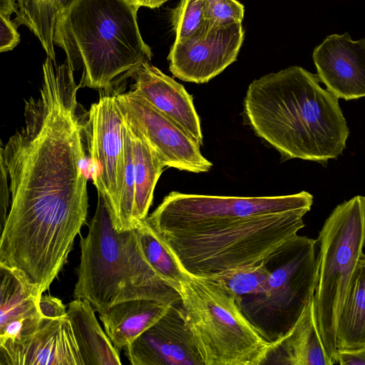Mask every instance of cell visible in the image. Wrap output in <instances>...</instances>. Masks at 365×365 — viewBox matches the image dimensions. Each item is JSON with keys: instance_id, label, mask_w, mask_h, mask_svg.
Returning a JSON list of instances; mask_svg holds the SVG:
<instances>
[{"instance_id": "1", "label": "cell", "mask_w": 365, "mask_h": 365, "mask_svg": "<svg viewBox=\"0 0 365 365\" xmlns=\"http://www.w3.org/2000/svg\"><path fill=\"white\" fill-rule=\"evenodd\" d=\"M317 75L293 66L254 80L244 100V117L255 135L281 155L325 165L346 148L349 130L339 98Z\"/></svg>"}, {"instance_id": "2", "label": "cell", "mask_w": 365, "mask_h": 365, "mask_svg": "<svg viewBox=\"0 0 365 365\" xmlns=\"http://www.w3.org/2000/svg\"><path fill=\"white\" fill-rule=\"evenodd\" d=\"M138 9L123 0H76L57 21L53 42L81 87L108 91L125 73L150 61L137 21Z\"/></svg>"}, {"instance_id": "3", "label": "cell", "mask_w": 365, "mask_h": 365, "mask_svg": "<svg viewBox=\"0 0 365 365\" xmlns=\"http://www.w3.org/2000/svg\"><path fill=\"white\" fill-rule=\"evenodd\" d=\"M97 192L88 232L80 242L74 298L88 300L98 313L130 300L179 302L178 292L160 278L144 257L135 227L118 231L103 194Z\"/></svg>"}, {"instance_id": "4", "label": "cell", "mask_w": 365, "mask_h": 365, "mask_svg": "<svg viewBox=\"0 0 365 365\" xmlns=\"http://www.w3.org/2000/svg\"><path fill=\"white\" fill-rule=\"evenodd\" d=\"M307 212L259 215L209 230L158 236L186 274L209 278L267 260L297 235Z\"/></svg>"}, {"instance_id": "5", "label": "cell", "mask_w": 365, "mask_h": 365, "mask_svg": "<svg viewBox=\"0 0 365 365\" xmlns=\"http://www.w3.org/2000/svg\"><path fill=\"white\" fill-rule=\"evenodd\" d=\"M175 290L201 365L264 364L272 343L220 285L209 278L189 276Z\"/></svg>"}, {"instance_id": "6", "label": "cell", "mask_w": 365, "mask_h": 365, "mask_svg": "<svg viewBox=\"0 0 365 365\" xmlns=\"http://www.w3.org/2000/svg\"><path fill=\"white\" fill-rule=\"evenodd\" d=\"M319 272L314 295L318 329L332 364L341 309L365 245V197L338 205L317 239Z\"/></svg>"}, {"instance_id": "7", "label": "cell", "mask_w": 365, "mask_h": 365, "mask_svg": "<svg viewBox=\"0 0 365 365\" xmlns=\"http://www.w3.org/2000/svg\"><path fill=\"white\" fill-rule=\"evenodd\" d=\"M317 240L296 235L265 260L270 270L264 289L238 305L268 342L288 332L314 297L318 282Z\"/></svg>"}, {"instance_id": "8", "label": "cell", "mask_w": 365, "mask_h": 365, "mask_svg": "<svg viewBox=\"0 0 365 365\" xmlns=\"http://www.w3.org/2000/svg\"><path fill=\"white\" fill-rule=\"evenodd\" d=\"M306 191L267 197H230L170 192L145 221L158 235L204 231L242 219L296 210L309 211Z\"/></svg>"}, {"instance_id": "9", "label": "cell", "mask_w": 365, "mask_h": 365, "mask_svg": "<svg viewBox=\"0 0 365 365\" xmlns=\"http://www.w3.org/2000/svg\"><path fill=\"white\" fill-rule=\"evenodd\" d=\"M125 131L116 93L101 95L88 112V165L93 182L103 194L112 219L118 209L124 180Z\"/></svg>"}, {"instance_id": "10", "label": "cell", "mask_w": 365, "mask_h": 365, "mask_svg": "<svg viewBox=\"0 0 365 365\" xmlns=\"http://www.w3.org/2000/svg\"><path fill=\"white\" fill-rule=\"evenodd\" d=\"M125 122L141 135L165 167L195 173L212 164L201 153L200 143L173 119L135 90L116 93Z\"/></svg>"}, {"instance_id": "11", "label": "cell", "mask_w": 365, "mask_h": 365, "mask_svg": "<svg viewBox=\"0 0 365 365\" xmlns=\"http://www.w3.org/2000/svg\"><path fill=\"white\" fill-rule=\"evenodd\" d=\"M244 36L242 23H235L175 41L168 56L170 71L185 82L207 83L237 60Z\"/></svg>"}, {"instance_id": "12", "label": "cell", "mask_w": 365, "mask_h": 365, "mask_svg": "<svg viewBox=\"0 0 365 365\" xmlns=\"http://www.w3.org/2000/svg\"><path fill=\"white\" fill-rule=\"evenodd\" d=\"M123 349L133 365H201L180 302Z\"/></svg>"}, {"instance_id": "13", "label": "cell", "mask_w": 365, "mask_h": 365, "mask_svg": "<svg viewBox=\"0 0 365 365\" xmlns=\"http://www.w3.org/2000/svg\"><path fill=\"white\" fill-rule=\"evenodd\" d=\"M313 60L319 81L339 99L365 96V39L330 35L314 48Z\"/></svg>"}, {"instance_id": "14", "label": "cell", "mask_w": 365, "mask_h": 365, "mask_svg": "<svg viewBox=\"0 0 365 365\" xmlns=\"http://www.w3.org/2000/svg\"><path fill=\"white\" fill-rule=\"evenodd\" d=\"M0 365H83L67 316L44 317L31 335L0 344Z\"/></svg>"}, {"instance_id": "15", "label": "cell", "mask_w": 365, "mask_h": 365, "mask_svg": "<svg viewBox=\"0 0 365 365\" xmlns=\"http://www.w3.org/2000/svg\"><path fill=\"white\" fill-rule=\"evenodd\" d=\"M122 76L131 78V89L145 97L153 106L173 119L202 145L200 120L192 96L183 86L146 61Z\"/></svg>"}, {"instance_id": "16", "label": "cell", "mask_w": 365, "mask_h": 365, "mask_svg": "<svg viewBox=\"0 0 365 365\" xmlns=\"http://www.w3.org/2000/svg\"><path fill=\"white\" fill-rule=\"evenodd\" d=\"M265 364L333 365L318 329L314 297L292 329L272 343Z\"/></svg>"}, {"instance_id": "17", "label": "cell", "mask_w": 365, "mask_h": 365, "mask_svg": "<svg viewBox=\"0 0 365 365\" xmlns=\"http://www.w3.org/2000/svg\"><path fill=\"white\" fill-rule=\"evenodd\" d=\"M176 302L130 300L114 304L98 314L105 332L120 351L159 321Z\"/></svg>"}, {"instance_id": "18", "label": "cell", "mask_w": 365, "mask_h": 365, "mask_svg": "<svg viewBox=\"0 0 365 365\" xmlns=\"http://www.w3.org/2000/svg\"><path fill=\"white\" fill-rule=\"evenodd\" d=\"M95 310L86 299H74L68 305L69 319L83 365H118V351L101 327Z\"/></svg>"}, {"instance_id": "19", "label": "cell", "mask_w": 365, "mask_h": 365, "mask_svg": "<svg viewBox=\"0 0 365 365\" xmlns=\"http://www.w3.org/2000/svg\"><path fill=\"white\" fill-rule=\"evenodd\" d=\"M124 119V118H123ZM130 136L135 179L134 227L148 217L156 183L165 165L146 140L124 120Z\"/></svg>"}, {"instance_id": "20", "label": "cell", "mask_w": 365, "mask_h": 365, "mask_svg": "<svg viewBox=\"0 0 365 365\" xmlns=\"http://www.w3.org/2000/svg\"><path fill=\"white\" fill-rule=\"evenodd\" d=\"M365 347V255L361 256L339 317L337 350Z\"/></svg>"}, {"instance_id": "21", "label": "cell", "mask_w": 365, "mask_h": 365, "mask_svg": "<svg viewBox=\"0 0 365 365\" xmlns=\"http://www.w3.org/2000/svg\"><path fill=\"white\" fill-rule=\"evenodd\" d=\"M76 0H16L13 22L26 26L38 38L47 56L56 61L53 36L57 21Z\"/></svg>"}, {"instance_id": "22", "label": "cell", "mask_w": 365, "mask_h": 365, "mask_svg": "<svg viewBox=\"0 0 365 365\" xmlns=\"http://www.w3.org/2000/svg\"><path fill=\"white\" fill-rule=\"evenodd\" d=\"M0 277V327L12 320L41 314L36 294L14 271L1 263Z\"/></svg>"}, {"instance_id": "23", "label": "cell", "mask_w": 365, "mask_h": 365, "mask_svg": "<svg viewBox=\"0 0 365 365\" xmlns=\"http://www.w3.org/2000/svg\"><path fill=\"white\" fill-rule=\"evenodd\" d=\"M144 257L160 278L173 289L187 279L186 274L154 230L144 220L135 226Z\"/></svg>"}, {"instance_id": "24", "label": "cell", "mask_w": 365, "mask_h": 365, "mask_svg": "<svg viewBox=\"0 0 365 365\" xmlns=\"http://www.w3.org/2000/svg\"><path fill=\"white\" fill-rule=\"evenodd\" d=\"M269 274L270 270L264 261L230 269L209 279L220 285L238 304L244 297L261 293L265 288Z\"/></svg>"}, {"instance_id": "25", "label": "cell", "mask_w": 365, "mask_h": 365, "mask_svg": "<svg viewBox=\"0 0 365 365\" xmlns=\"http://www.w3.org/2000/svg\"><path fill=\"white\" fill-rule=\"evenodd\" d=\"M170 20L177 41H185L210 27L205 0H180L172 10Z\"/></svg>"}, {"instance_id": "26", "label": "cell", "mask_w": 365, "mask_h": 365, "mask_svg": "<svg viewBox=\"0 0 365 365\" xmlns=\"http://www.w3.org/2000/svg\"><path fill=\"white\" fill-rule=\"evenodd\" d=\"M206 17L210 27L242 23L245 8L237 0H205Z\"/></svg>"}, {"instance_id": "27", "label": "cell", "mask_w": 365, "mask_h": 365, "mask_svg": "<svg viewBox=\"0 0 365 365\" xmlns=\"http://www.w3.org/2000/svg\"><path fill=\"white\" fill-rule=\"evenodd\" d=\"M0 52L11 51L19 44L17 26L11 19L0 16Z\"/></svg>"}, {"instance_id": "28", "label": "cell", "mask_w": 365, "mask_h": 365, "mask_svg": "<svg viewBox=\"0 0 365 365\" xmlns=\"http://www.w3.org/2000/svg\"><path fill=\"white\" fill-rule=\"evenodd\" d=\"M38 304L39 311L43 317L57 319L66 317V307L57 297L42 294Z\"/></svg>"}, {"instance_id": "29", "label": "cell", "mask_w": 365, "mask_h": 365, "mask_svg": "<svg viewBox=\"0 0 365 365\" xmlns=\"http://www.w3.org/2000/svg\"><path fill=\"white\" fill-rule=\"evenodd\" d=\"M334 364L365 365V347L355 349L337 350L334 358Z\"/></svg>"}, {"instance_id": "30", "label": "cell", "mask_w": 365, "mask_h": 365, "mask_svg": "<svg viewBox=\"0 0 365 365\" xmlns=\"http://www.w3.org/2000/svg\"><path fill=\"white\" fill-rule=\"evenodd\" d=\"M127 4L137 9L147 7L150 9L158 8L169 0H123Z\"/></svg>"}, {"instance_id": "31", "label": "cell", "mask_w": 365, "mask_h": 365, "mask_svg": "<svg viewBox=\"0 0 365 365\" xmlns=\"http://www.w3.org/2000/svg\"><path fill=\"white\" fill-rule=\"evenodd\" d=\"M17 12L16 0H0V16L11 19L13 13Z\"/></svg>"}]
</instances>
